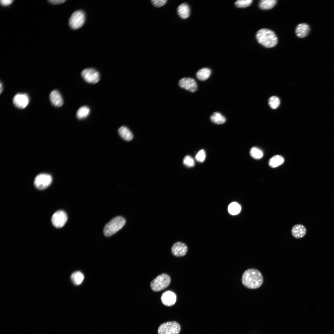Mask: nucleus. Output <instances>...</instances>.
<instances>
[{"mask_svg":"<svg viewBox=\"0 0 334 334\" xmlns=\"http://www.w3.org/2000/svg\"><path fill=\"white\" fill-rule=\"evenodd\" d=\"M119 135L121 137L126 141L131 140L133 138L131 132L126 127L122 126L120 127L118 130Z\"/></svg>","mask_w":334,"mask_h":334,"instance_id":"nucleus-17","label":"nucleus"},{"mask_svg":"<svg viewBox=\"0 0 334 334\" xmlns=\"http://www.w3.org/2000/svg\"><path fill=\"white\" fill-rule=\"evenodd\" d=\"M71 280L73 283L75 285L81 284L84 280V276L82 272L80 271H76L71 275Z\"/></svg>","mask_w":334,"mask_h":334,"instance_id":"nucleus-21","label":"nucleus"},{"mask_svg":"<svg viewBox=\"0 0 334 334\" xmlns=\"http://www.w3.org/2000/svg\"><path fill=\"white\" fill-rule=\"evenodd\" d=\"M166 0H153L151 2L153 5L156 7H160L165 5L166 2Z\"/></svg>","mask_w":334,"mask_h":334,"instance_id":"nucleus-31","label":"nucleus"},{"mask_svg":"<svg viewBox=\"0 0 334 334\" xmlns=\"http://www.w3.org/2000/svg\"><path fill=\"white\" fill-rule=\"evenodd\" d=\"M268 103L271 108L273 109H276L279 106L280 101L278 97L273 96L269 98Z\"/></svg>","mask_w":334,"mask_h":334,"instance_id":"nucleus-26","label":"nucleus"},{"mask_svg":"<svg viewBox=\"0 0 334 334\" xmlns=\"http://www.w3.org/2000/svg\"><path fill=\"white\" fill-rule=\"evenodd\" d=\"M29 101V96L25 93L17 94L13 99V102L15 106L21 109L25 108L28 104Z\"/></svg>","mask_w":334,"mask_h":334,"instance_id":"nucleus-10","label":"nucleus"},{"mask_svg":"<svg viewBox=\"0 0 334 334\" xmlns=\"http://www.w3.org/2000/svg\"><path fill=\"white\" fill-rule=\"evenodd\" d=\"M310 28L309 25L305 23H301L296 26L295 32L297 36L302 38L306 36L309 34Z\"/></svg>","mask_w":334,"mask_h":334,"instance_id":"nucleus-14","label":"nucleus"},{"mask_svg":"<svg viewBox=\"0 0 334 334\" xmlns=\"http://www.w3.org/2000/svg\"><path fill=\"white\" fill-rule=\"evenodd\" d=\"M52 180L51 176L46 173H41L38 175L34 181V185L38 189L43 190L48 187L51 184Z\"/></svg>","mask_w":334,"mask_h":334,"instance_id":"nucleus-7","label":"nucleus"},{"mask_svg":"<svg viewBox=\"0 0 334 334\" xmlns=\"http://www.w3.org/2000/svg\"><path fill=\"white\" fill-rule=\"evenodd\" d=\"M177 12L181 18L183 19H186L190 15V8L187 4L182 3L178 6Z\"/></svg>","mask_w":334,"mask_h":334,"instance_id":"nucleus-18","label":"nucleus"},{"mask_svg":"<svg viewBox=\"0 0 334 334\" xmlns=\"http://www.w3.org/2000/svg\"><path fill=\"white\" fill-rule=\"evenodd\" d=\"M89 108L86 106L80 107L76 113V117L79 119H82L87 117L90 113Z\"/></svg>","mask_w":334,"mask_h":334,"instance_id":"nucleus-24","label":"nucleus"},{"mask_svg":"<svg viewBox=\"0 0 334 334\" xmlns=\"http://www.w3.org/2000/svg\"><path fill=\"white\" fill-rule=\"evenodd\" d=\"M67 220V216L66 213L63 211L59 210L53 214L51 221L55 227L60 228L64 225Z\"/></svg>","mask_w":334,"mask_h":334,"instance_id":"nucleus-9","label":"nucleus"},{"mask_svg":"<svg viewBox=\"0 0 334 334\" xmlns=\"http://www.w3.org/2000/svg\"><path fill=\"white\" fill-rule=\"evenodd\" d=\"M211 120L214 123L217 124H221L224 123L226 121L225 118L221 113L218 112H215L211 116Z\"/></svg>","mask_w":334,"mask_h":334,"instance_id":"nucleus-23","label":"nucleus"},{"mask_svg":"<svg viewBox=\"0 0 334 334\" xmlns=\"http://www.w3.org/2000/svg\"><path fill=\"white\" fill-rule=\"evenodd\" d=\"M242 282L246 287L250 289H256L262 284L263 279L260 272L258 270L250 268L246 270L243 273Z\"/></svg>","mask_w":334,"mask_h":334,"instance_id":"nucleus-1","label":"nucleus"},{"mask_svg":"<svg viewBox=\"0 0 334 334\" xmlns=\"http://www.w3.org/2000/svg\"><path fill=\"white\" fill-rule=\"evenodd\" d=\"M178 84L182 88L192 92L197 89V85L195 80L191 78H184L179 81Z\"/></svg>","mask_w":334,"mask_h":334,"instance_id":"nucleus-11","label":"nucleus"},{"mask_svg":"<svg viewBox=\"0 0 334 334\" xmlns=\"http://www.w3.org/2000/svg\"><path fill=\"white\" fill-rule=\"evenodd\" d=\"M284 161V159L282 156L276 155L274 156L269 160V165L272 168H275L282 164Z\"/></svg>","mask_w":334,"mask_h":334,"instance_id":"nucleus-22","label":"nucleus"},{"mask_svg":"<svg viewBox=\"0 0 334 334\" xmlns=\"http://www.w3.org/2000/svg\"><path fill=\"white\" fill-rule=\"evenodd\" d=\"M85 20V15L84 12L81 10L76 11L71 16L69 19V24L73 29H77L83 25Z\"/></svg>","mask_w":334,"mask_h":334,"instance_id":"nucleus-6","label":"nucleus"},{"mask_svg":"<svg viewBox=\"0 0 334 334\" xmlns=\"http://www.w3.org/2000/svg\"><path fill=\"white\" fill-rule=\"evenodd\" d=\"M228 210L231 214L232 215H237L240 212L241 207L238 203L236 202H233L229 205Z\"/></svg>","mask_w":334,"mask_h":334,"instance_id":"nucleus-25","label":"nucleus"},{"mask_svg":"<svg viewBox=\"0 0 334 334\" xmlns=\"http://www.w3.org/2000/svg\"><path fill=\"white\" fill-rule=\"evenodd\" d=\"M81 76L87 82L91 84H95L100 79V74L96 70L88 68L84 69L81 72Z\"/></svg>","mask_w":334,"mask_h":334,"instance_id":"nucleus-8","label":"nucleus"},{"mask_svg":"<svg viewBox=\"0 0 334 334\" xmlns=\"http://www.w3.org/2000/svg\"><path fill=\"white\" fill-rule=\"evenodd\" d=\"M253 2L252 0H238L235 3V6L239 8H245L250 6Z\"/></svg>","mask_w":334,"mask_h":334,"instance_id":"nucleus-28","label":"nucleus"},{"mask_svg":"<svg viewBox=\"0 0 334 334\" xmlns=\"http://www.w3.org/2000/svg\"><path fill=\"white\" fill-rule=\"evenodd\" d=\"M170 281V278L168 275L162 274L158 276L151 282V287L154 291H159L167 288Z\"/></svg>","mask_w":334,"mask_h":334,"instance_id":"nucleus-4","label":"nucleus"},{"mask_svg":"<svg viewBox=\"0 0 334 334\" xmlns=\"http://www.w3.org/2000/svg\"><path fill=\"white\" fill-rule=\"evenodd\" d=\"M183 163L186 166L188 167H192L195 165V162L194 159L190 156H186L183 160Z\"/></svg>","mask_w":334,"mask_h":334,"instance_id":"nucleus-29","label":"nucleus"},{"mask_svg":"<svg viewBox=\"0 0 334 334\" xmlns=\"http://www.w3.org/2000/svg\"><path fill=\"white\" fill-rule=\"evenodd\" d=\"M181 329L180 324L176 322L172 321L161 324L158 330V334H178Z\"/></svg>","mask_w":334,"mask_h":334,"instance_id":"nucleus-5","label":"nucleus"},{"mask_svg":"<svg viewBox=\"0 0 334 334\" xmlns=\"http://www.w3.org/2000/svg\"><path fill=\"white\" fill-rule=\"evenodd\" d=\"M250 153L253 158L257 159L261 158L263 155V151L260 149L256 147H253L251 149Z\"/></svg>","mask_w":334,"mask_h":334,"instance_id":"nucleus-27","label":"nucleus"},{"mask_svg":"<svg viewBox=\"0 0 334 334\" xmlns=\"http://www.w3.org/2000/svg\"><path fill=\"white\" fill-rule=\"evenodd\" d=\"M125 219L121 216H117L111 220L104 226L103 233L106 237H110L114 234L125 225Z\"/></svg>","mask_w":334,"mask_h":334,"instance_id":"nucleus-3","label":"nucleus"},{"mask_svg":"<svg viewBox=\"0 0 334 334\" xmlns=\"http://www.w3.org/2000/svg\"><path fill=\"white\" fill-rule=\"evenodd\" d=\"M65 1V0H51L49 1L50 3L54 4H61L63 3Z\"/></svg>","mask_w":334,"mask_h":334,"instance_id":"nucleus-33","label":"nucleus"},{"mask_svg":"<svg viewBox=\"0 0 334 334\" xmlns=\"http://www.w3.org/2000/svg\"><path fill=\"white\" fill-rule=\"evenodd\" d=\"M276 3V0H262L260 1L259 5L261 9L267 10L273 7Z\"/></svg>","mask_w":334,"mask_h":334,"instance_id":"nucleus-20","label":"nucleus"},{"mask_svg":"<svg viewBox=\"0 0 334 334\" xmlns=\"http://www.w3.org/2000/svg\"><path fill=\"white\" fill-rule=\"evenodd\" d=\"M187 251V246L184 243L178 242L175 243L171 248L173 254L177 257H182L185 255Z\"/></svg>","mask_w":334,"mask_h":334,"instance_id":"nucleus-12","label":"nucleus"},{"mask_svg":"<svg viewBox=\"0 0 334 334\" xmlns=\"http://www.w3.org/2000/svg\"><path fill=\"white\" fill-rule=\"evenodd\" d=\"M49 99L52 104L55 106L60 107L63 104L62 96L57 90H54L51 92L49 95Z\"/></svg>","mask_w":334,"mask_h":334,"instance_id":"nucleus-15","label":"nucleus"},{"mask_svg":"<svg viewBox=\"0 0 334 334\" xmlns=\"http://www.w3.org/2000/svg\"><path fill=\"white\" fill-rule=\"evenodd\" d=\"M0 93H1L2 92V89H3L2 84L1 82H0Z\"/></svg>","mask_w":334,"mask_h":334,"instance_id":"nucleus-34","label":"nucleus"},{"mask_svg":"<svg viewBox=\"0 0 334 334\" xmlns=\"http://www.w3.org/2000/svg\"><path fill=\"white\" fill-rule=\"evenodd\" d=\"M211 73L210 69L203 68L199 70L196 73L197 78L201 81H204L210 76Z\"/></svg>","mask_w":334,"mask_h":334,"instance_id":"nucleus-19","label":"nucleus"},{"mask_svg":"<svg viewBox=\"0 0 334 334\" xmlns=\"http://www.w3.org/2000/svg\"><path fill=\"white\" fill-rule=\"evenodd\" d=\"M161 299L164 305L168 306H171L175 303L176 301V296L173 292L167 291L162 294Z\"/></svg>","mask_w":334,"mask_h":334,"instance_id":"nucleus-13","label":"nucleus"},{"mask_svg":"<svg viewBox=\"0 0 334 334\" xmlns=\"http://www.w3.org/2000/svg\"><path fill=\"white\" fill-rule=\"evenodd\" d=\"M256 37L258 42L263 46L270 48L277 43V38L274 32L271 30L262 28L256 33Z\"/></svg>","mask_w":334,"mask_h":334,"instance_id":"nucleus-2","label":"nucleus"},{"mask_svg":"<svg viewBox=\"0 0 334 334\" xmlns=\"http://www.w3.org/2000/svg\"><path fill=\"white\" fill-rule=\"evenodd\" d=\"M13 1L11 0H1L0 2L3 6H7L11 4Z\"/></svg>","mask_w":334,"mask_h":334,"instance_id":"nucleus-32","label":"nucleus"},{"mask_svg":"<svg viewBox=\"0 0 334 334\" xmlns=\"http://www.w3.org/2000/svg\"><path fill=\"white\" fill-rule=\"evenodd\" d=\"M291 232L293 236L297 238L303 237L306 233V229L303 225L297 224L294 225L292 227Z\"/></svg>","mask_w":334,"mask_h":334,"instance_id":"nucleus-16","label":"nucleus"},{"mask_svg":"<svg viewBox=\"0 0 334 334\" xmlns=\"http://www.w3.org/2000/svg\"><path fill=\"white\" fill-rule=\"evenodd\" d=\"M205 152L203 149H201L196 154L195 158L197 161L202 163L205 160Z\"/></svg>","mask_w":334,"mask_h":334,"instance_id":"nucleus-30","label":"nucleus"}]
</instances>
